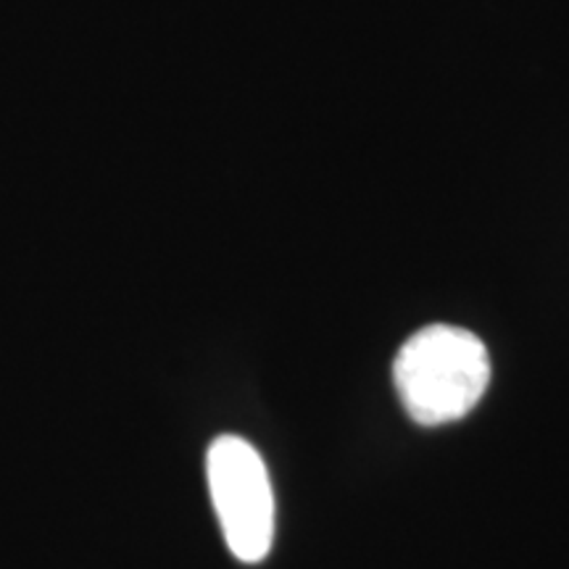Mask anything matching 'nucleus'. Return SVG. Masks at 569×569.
I'll use <instances>...</instances> for the list:
<instances>
[{"label": "nucleus", "instance_id": "1", "mask_svg": "<svg viewBox=\"0 0 569 569\" xmlns=\"http://www.w3.org/2000/svg\"><path fill=\"white\" fill-rule=\"evenodd\" d=\"M490 353L465 327L430 325L415 332L393 361V382L417 425L457 422L480 403L490 386Z\"/></svg>", "mask_w": 569, "mask_h": 569}, {"label": "nucleus", "instance_id": "2", "mask_svg": "<svg viewBox=\"0 0 569 569\" xmlns=\"http://www.w3.org/2000/svg\"><path fill=\"white\" fill-rule=\"evenodd\" d=\"M206 478L227 549L243 565L272 551L274 490L261 453L238 436H219L206 453Z\"/></svg>", "mask_w": 569, "mask_h": 569}]
</instances>
